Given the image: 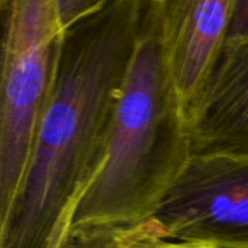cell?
<instances>
[{
  "mask_svg": "<svg viewBox=\"0 0 248 248\" xmlns=\"http://www.w3.org/2000/svg\"><path fill=\"white\" fill-rule=\"evenodd\" d=\"M0 224L22 187L64 41L54 0H1Z\"/></svg>",
  "mask_w": 248,
  "mask_h": 248,
  "instance_id": "obj_3",
  "label": "cell"
},
{
  "mask_svg": "<svg viewBox=\"0 0 248 248\" xmlns=\"http://www.w3.org/2000/svg\"><path fill=\"white\" fill-rule=\"evenodd\" d=\"M153 218L179 241L248 248V153L192 154Z\"/></svg>",
  "mask_w": 248,
  "mask_h": 248,
  "instance_id": "obj_4",
  "label": "cell"
},
{
  "mask_svg": "<svg viewBox=\"0 0 248 248\" xmlns=\"http://www.w3.org/2000/svg\"><path fill=\"white\" fill-rule=\"evenodd\" d=\"M192 154L187 119L163 60L155 0H147L135 49L115 100L105 163L80 202L73 227L135 224L153 218Z\"/></svg>",
  "mask_w": 248,
  "mask_h": 248,
  "instance_id": "obj_2",
  "label": "cell"
},
{
  "mask_svg": "<svg viewBox=\"0 0 248 248\" xmlns=\"http://www.w3.org/2000/svg\"><path fill=\"white\" fill-rule=\"evenodd\" d=\"M147 0H106L64 35L55 80L0 248H60L99 176Z\"/></svg>",
  "mask_w": 248,
  "mask_h": 248,
  "instance_id": "obj_1",
  "label": "cell"
},
{
  "mask_svg": "<svg viewBox=\"0 0 248 248\" xmlns=\"http://www.w3.org/2000/svg\"><path fill=\"white\" fill-rule=\"evenodd\" d=\"M246 51H248V0H234L218 64L230 61Z\"/></svg>",
  "mask_w": 248,
  "mask_h": 248,
  "instance_id": "obj_8",
  "label": "cell"
},
{
  "mask_svg": "<svg viewBox=\"0 0 248 248\" xmlns=\"http://www.w3.org/2000/svg\"><path fill=\"white\" fill-rule=\"evenodd\" d=\"M60 248H215L170 238L150 218L135 224L73 227Z\"/></svg>",
  "mask_w": 248,
  "mask_h": 248,
  "instance_id": "obj_7",
  "label": "cell"
},
{
  "mask_svg": "<svg viewBox=\"0 0 248 248\" xmlns=\"http://www.w3.org/2000/svg\"><path fill=\"white\" fill-rule=\"evenodd\" d=\"M187 124L193 154L248 153V51L218 64Z\"/></svg>",
  "mask_w": 248,
  "mask_h": 248,
  "instance_id": "obj_6",
  "label": "cell"
},
{
  "mask_svg": "<svg viewBox=\"0 0 248 248\" xmlns=\"http://www.w3.org/2000/svg\"><path fill=\"white\" fill-rule=\"evenodd\" d=\"M232 1L155 0L166 71L187 121L217 70Z\"/></svg>",
  "mask_w": 248,
  "mask_h": 248,
  "instance_id": "obj_5",
  "label": "cell"
},
{
  "mask_svg": "<svg viewBox=\"0 0 248 248\" xmlns=\"http://www.w3.org/2000/svg\"><path fill=\"white\" fill-rule=\"evenodd\" d=\"M60 25L65 32L103 7L106 0H54Z\"/></svg>",
  "mask_w": 248,
  "mask_h": 248,
  "instance_id": "obj_9",
  "label": "cell"
}]
</instances>
